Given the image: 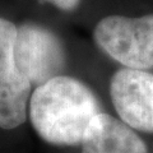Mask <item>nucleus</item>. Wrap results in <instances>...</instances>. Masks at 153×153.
<instances>
[{
  "mask_svg": "<svg viewBox=\"0 0 153 153\" xmlns=\"http://www.w3.org/2000/svg\"><path fill=\"white\" fill-rule=\"evenodd\" d=\"M101 103L84 83L59 75L38 85L30 100V119L36 133L54 146L82 144L85 130Z\"/></svg>",
  "mask_w": 153,
  "mask_h": 153,
  "instance_id": "nucleus-1",
  "label": "nucleus"
},
{
  "mask_svg": "<svg viewBox=\"0 0 153 153\" xmlns=\"http://www.w3.org/2000/svg\"><path fill=\"white\" fill-rule=\"evenodd\" d=\"M93 37L105 54L125 68H153V14L139 18L106 17L97 23Z\"/></svg>",
  "mask_w": 153,
  "mask_h": 153,
  "instance_id": "nucleus-2",
  "label": "nucleus"
},
{
  "mask_svg": "<svg viewBox=\"0 0 153 153\" xmlns=\"http://www.w3.org/2000/svg\"><path fill=\"white\" fill-rule=\"evenodd\" d=\"M17 68L32 85H42L65 69V50L54 32L36 23L18 27L14 46Z\"/></svg>",
  "mask_w": 153,
  "mask_h": 153,
  "instance_id": "nucleus-3",
  "label": "nucleus"
},
{
  "mask_svg": "<svg viewBox=\"0 0 153 153\" xmlns=\"http://www.w3.org/2000/svg\"><path fill=\"white\" fill-rule=\"evenodd\" d=\"M18 27L0 17V128L16 129L27 119L32 84L17 68L14 46Z\"/></svg>",
  "mask_w": 153,
  "mask_h": 153,
  "instance_id": "nucleus-4",
  "label": "nucleus"
},
{
  "mask_svg": "<svg viewBox=\"0 0 153 153\" xmlns=\"http://www.w3.org/2000/svg\"><path fill=\"white\" fill-rule=\"evenodd\" d=\"M110 96L121 120L133 129L153 133V74L123 68L112 75Z\"/></svg>",
  "mask_w": 153,
  "mask_h": 153,
  "instance_id": "nucleus-5",
  "label": "nucleus"
},
{
  "mask_svg": "<svg viewBox=\"0 0 153 153\" xmlns=\"http://www.w3.org/2000/svg\"><path fill=\"white\" fill-rule=\"evenodd\" d=\"M82 153H148L133 129L107 114L92 119L82 140Z\"/></svg>",
  "mask_w": 153,
  "mask_h": 153,
  "instance_id": "nucleus-6",
  "label": "nucleus"
},
{
  "mask_svg": "<svg viewBox=\"0 0 153 153\" xmlns=\"http://www.w3.org/2000/svg\"><path fill=\"white\" fill-rule=\"evenodd\" d=\"M61 10H73L79 5L80 0H45Z\"/></svg>",
  "mask_w": 153,
  "mask_h": 153,
  "instance_id": "nucleus-7",
  "label": "nucleus"
}]
</instances>
